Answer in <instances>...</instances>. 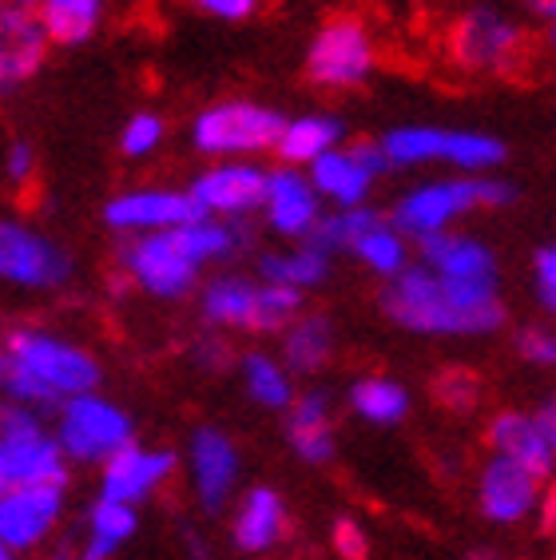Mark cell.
<instances>
[{"mask_svg": "<svg viewBox=\"0 0 556 560\" xmlns=\"http://www.w3.org/2000/svg\"><path fill=\"white\" fill-rule=\"evenodd\" d=\"M382 311L414 335H489L505 318L497 287L406 267L382 294Z\"/></svg>", "mask_w": 556, "mask_h": 560, "instance_id": "1", "label": "cell"}, {"mask_svg": "<svg viewBox=\"0 0 556 560\" xmlns=\"http://www.w3.org/2000/svg\"><path fill=\"white\" fill-rule=\"evenodd\" d=\"M4 394L16 406L28 410H48V406H65L68 398L92 394L100 382L96 358L44 330H12L4 342Z\"/></svg>", "mask_w": 556, "mask_h": 560, "instance_id": "2", "label": "cell"}, {"mask_svg": "<svg viewBox=\"0 0 556 560\" xmlns=\"http://www.w3.org/2000/svg\"><path fill=\"white\" fill-rule=\"evenodd\" d=\"M68 453L28 406H9L0 418V486H65Z\"/></svg>", "mask_w": 556, "mask_h": 560, "instance_id": "3", "label": "cell"}, {"mask_svg": "<svg viewBox=\"0 0 556 560\" xmlns=\"http://www.w3.org/2000/svg\"><path fill=\"white\" fill-rule=\"evenodd\" d=\"M513 203V187L501 179H445L409 191L394 207V226L402 235H438L450 226V219L465 215L473 207H505Z\"/></svg>", "mask_w": 556, "mask_h": 560, "instance_id": "4", "label": "cell"}, {"mask_svg": "<svg viewBox=\"0 0 556 560\" xmlns=\"http://www.w3.org/2000/svg\"><path fill=\"white\" fill-rule=\"evenodd\" d=\"M56 438L65 445L68 462H84V465L107 462L124 445H131V421L128 413L119 410V406H112L107 398L80 394V398H68L60 406Z\"/></svg>", "mask_w": 556, "mask_h": 560, "instance_id": "5", "label": "cell"}, {"mask_svg": "<svg viewBox=\"0 0 556 560\" xmlns=\"http://www.w3.org/2000/svg\"><path fill=\"white\" fill-rule=\"evenodd\" d=\"M287 119L275 116L258 104H215L195 119V148L204 155H246V151H267L282 136Z\"/></svg>", "mask_w": 556, "mask_h": 560, "instance_id": "6", "label": "cell"}, {"mask_svg": "<svg viewBox=\"0 0 556 560\" xmlns=\"http://www.w3.org/2000/svg\"><path fill=\"white\" fill-rule=\"evenodd\" d=\"M124 267L143 291L160 294V299H179L192 291L199 262L183 250L175 231H148L124 247Z\"/></svg>", "mask_w": 556, "mask_h": 560, "instance_id": "7", "label": "cell"}, {"mask_svg": "<svg viewBox=\"0 0 556 560\" xmlns=\"http://www.w3.org/2000/svg\"><path fill=\"white\" fill-rule=\"evenodd\" d=\"M374 65V48L370 36L358 21H331L314 36L311 56H306V72L314 84L326 88H350L362 84Z\"/></svg>", "mask_w": 556, "mask_h": 560, "instance_id": "8", "label": "cell"}, {"mask_svg": "<svg viewBox=\"0 0 556 560\" xmlns=\"http://www.w3.org/2000/svg\"><path fill=\"white\" fill-rule=\"evenodd\" d=\"M0 275L12 282V287H60V282L72 275V262L53 238L36 235L21 223H4L0 226Z\"/></svg>", "mask_w": 556, "mask_h": 560, "instance_id": "9", "label": "cell"}, {"mask_svg": "<svg viewBox=\"0 0 556 560\" xmlns=\"http://www.w3.org/2000/svg\"><path fill=\"white\" fill-rule=\"evenodd\" d=\"M65 505V486H21L0 497V545L4 552L36 549Z\"/></svg>", "mask_w": 556, "mask_h": 560, "instance_id": "10", "label": "cell"}, {"mask_svg": "<svg viewBox=\"0 0 556 560\" xmlns=\"http://www.w3.org/2000/svg\"><path fill=\"white\" fill-rule=\"evenodd\" d=\"M104 219L116 231L148 235V231H179L187 223H199V219H207V211L192 191H131L116 195L104 207Z\"/></svg>", "mask_w": 556, "mask_h": 560, "instance_id": "11", "label": "cell"}, {"mask_svg": "<svg viewBox=\"0 0 556 560\" xmlns=\"http://www.w3.org/2000/svg\"><path fill=\"white\" fill-rule=\"evenodd\" d=\"M390 167V155L385 148H370V143H358L350 151H326L318 163H311V184L318 187L322 199H331L338 207H362L366 191L374 184L378 175Z\"/></svg>", "mask_w": 556, "mask_h": 560, "instance_id": "12", "label": "cell"}, {"mask_svg": "<svg viewBox=\"0 0 556 560\" xmlns=\"http://www.w3.org/2000/svg\"><path fill=\"white\" fill-rule=\"evenodd\" d=\"M270 175H263L255 163H219L192 184V195L199 199L207 215H246L267 203Z\"/></svg>", "mask_w": 556, "mask_h": 560, "instance_id": "13", "label": "cell"}, {"mask_svg": "<svg viewBox=\"0 0 556 560\" xmlns=\"http://www.w3.org/2000/svg\"><path fill=\"white\" fill-rule=\"evenodd\" d=\"M175 457L163 450H143V445H124L116 457L104 462L100 477V497L119 501V505H139L167 481Z\"/></svg>", "mask_w": 556, "mask_h": 560, "instance_id": "14", "label": "cell"}, {"mask_svg": "<svg viewBox=\"0 0 556 560\" xmlns=\"http://www.w3.org/2000/svg\"><path fill=\"white\" fill-rule=\"evenodd\" d=\"M453 52L465 68H505L521 52V28L501 12L477 9L457 24Z\"/></svg>", "mask_w": 556, "mask_h": 560, "instance_id": "15", "label": "cell"}, {"mask_svg": "<svg viewBox=\"0 0 556 560\" xmlns=\"http://www.w3.org/2000/svg\"><path fill=\"white\" fill-rule=\"evenodd\" d=\"M318 187L311 184V175L294 172V167H282V172L270 175L267 184V219L278 235L290 238H311L314 226L322 223L318 215Z\"/></svg>", "mask_w": 556, "mask_h": 560, "instance_id": "16", "label": "cell"}, {"mask_svg": "<svg viewBox=\"0 0 556 560\" xmlns=\"http://www.w3.org/2000/svg\"><path fill=\"white\" fill-rule=\"evenodd\" d=\"M536 481L524 465L509 462V457H493L482 469V513L497 525H517L536 509Z\"/></svg>", "mask_w": 556, "mask_h": 560, "instance_id": "17", "label": "cell"}, {"mask_svg": "<svg viewBox=\"0 0 556 560\" xmlns=\"http://www.w3.org/2000/svg\"><path fill=\"white\" fill-rule=\"evenodd\" d=\"M192 481L204 509H223L239 481V453L223 430H195L192 438Z\"/></svg>", "mask_w": 556, "mask_h": 560, "instance_id": "18", "label": "cell"}, {"mask_svg": "<svg viewBox=\"0 0 556 560\" xmlns=\"http://www.w3.org/2000/svg\"><path fill=\"white\" fill-rule=\"evenodd\" d=\"M48 28L36 12L28 9H9L0 16V80L4 88L21 84L36 68L44 65V48H48Z\"/></svg>", "mask_w": 556, "mask_h": 560, "instance_id": "19", "label": "cell"}, {"mask_svg": "<svg viewBox=\"0 0 556 560\" xmlns=\"http://www.w3.org/2000/svg\"><path fill=\"white\" fill-rule=\"evenodd\" d=\"M421 267L438 270L445 279L457 282H489L497 287V262L485 243L470 235H453V231H438V235L421 238Z\"/></svg>", "mask_w": 556, "mask_h": 560, "instance_id": "20", "label": "cell"}, {"mask_svg": "<svg viewBox=\"0 0 556 560\" xmlns=\"http://www.w3.org/2000/svg\"><path fill=\"white\" fill-rule=\"evenodd\" d=\"M489 445L497 457L524 465L533 477H548L556 465V450L548 442L541 418H524V413H497L489 421Z\"/></svg>", "mask_w": 556, "mask_h": 560, "instance_id": "21", "label": "cell"}, {"mask_svg": "<svg viewBox=\"0 0 556 560\" xmlns=\"http://www.w3.org/2000/svg\"><path fill=\"white\" fill-rule=\"evenodd\" d=\"M287 528V509H282V497L275 489H251L243 497V505L235 513V525H231V540H235L239 552H267L278 545Z\"/></svg>", "mask_w": 556, "mask_h": 560, "instance_id": "22", "label": "cell"}, {"mask_svg": "<svg viewBox=\"0 0 556 560\" xmlns=\"http://www.w3.org/2000/svg\"><path fill=\"white\" fill-rule=\"evenodd\" d=\"M287 442L302 462H311V465H322L334 457V425H331V410H326V398H322V394H302V398L290 406Z\"/></svg>", "mask_w": 556, "mask_h": 560, "instance_id": "23", "label": "cell"}, {"mask_svg": "<svg viewBox=\"0 0 556 560\" xmlns=\"http://www.w3.org/2000/svg\"><path fill=\"white\" fill-rule=\"evenodd\" d=\"M258 299L263 287L223 275L204 291V318L215 326H235V330H258Z\"/></svg>", "mask_w": 556, "mask_h": 560, "instance_id": "24", "label": "cell"}, {"mask_svg": "<svg viewBox=\"0 0 556 560\" xmlns=\"http://www.w3.org/2000/svg\"><path fill=\"white\" fill-rule=\"evenodd\" d=\"M338 140H343V124L334 116H299L282 124L275 151L287 163H318Z\"/></svg>", "mask_w": 556, "mask_h": 560, "instance_id": "25", "label": "cell"}, {"mask_svg": "<svg viewBox=\"0 0 556 560\" xmlns=\"http://www.w3.org/2000/svg\"><path fill=\"white\" fill-rule=\"evenodd\" d=\"M136 525H139L136 509L100 497L96 509L88 513V537H84V549H80V560H107V557H116V552L128 545L131 533H136Z\"/></svg>", "mask_w": 556, "mask_h": 560, "instance_id": "26", "label": "cell"}, {"mask_svg": "<svg viewBox=\"0 0 556 560\" xmlns=\"http://www.w3.org/2000/svg\"><path fill=\"white\" fill-rule=\"evenodd\" d=\"M331 350H334V330L318 314L294 318V323L287 326L282 358H287V370H294V374H314V370H322L326 358H331Z\"/></svg>", "mask_w": 556, "mask_h": 560, "instance_id": "27", "label": "cell"}, {"mask_svg": "<svg viewBox=\"0 0 556 560\" xmlns=\"http://www.w3.org/2000/svg\"><path fill=\"white\" fill-rule=\"evenodd\" d=\"M350 410L358 418L374 421V425H394V421L406 418L409 394L390 377H362L350 386Z\"/></svg>", "mask_w": 556, "mask_h": 560, "instance_id": "28", "label": "cell"}, {"mask_svg": "<svg viewBox=\"0 0 556 560\" xmlns=\"http://www.w3.org/2000/svg\"><path fill=\"white\" fill-rule=\"evenodd\" d=\"M104 0H44L40 21L56 44H84L96 33Z\"/></svg>", "mask_w": 556, "mask_h": 560, "instance_id": "29", "label": "cell"}, {"mask_svg": "<svg viewBox=\"0 0 556 560\" xmlns=\"http://www.w3.org/2000/svg\"><path fill=\"white\" fill-rule=\"evenodd\" d=\"M263 270V279L278 282V287H318L326 279V270H331V259H326V250L314 247V243H302L299 250H290V255H267V259L258 262Z\"/></svg>", "mask_w": 556, "mask_h": 560, "instance_id": "30", "label": "cell"}, {"mask_svg": "<svg viewBox=\"0 0 556 560\" xmlns=\"http://www.w3.org/2000/svg\"><path fill=\"white\" fill-rule=\"evenodd\" d=\"M243 382H246V394H251L258 406H267V410H287V406H294L290 374H287V366H278L275 358L246 354L243 358Z\"/></svg>", "mask_w": 556, "mask_h": 560, "instance_id": "31", "label": "cell"}, {"mask_svg": "<svg viewBox=\"0 0 556 560\" xmlns=\"http://www.w3.org/2000/svg\"><path fill=\"white\" fill-rule=\"evenodd\" d=\"M354 255L374 270V275H385V279H397V275L406 270V243H402V231H397V226H385L382 219L358 238Z\"/></svg>", "mask_w": 556, "mask_h": 560, "instance_id": "32", "label": "cell"}, {"mask_svg": "<svg viewBox=\"0 0 556 560\" xmlns=\"http://www.w3.org/2000/svg\"><path fill=\"white\" fill-rule=\"evenodd\" d=\"M175 235H179L183 250H187L199 267H204V262H211V259H227V255H235V247L243 243L235 226L219 223V219H211V215L199 219V223L179 226Z\"/></svg>", "mask_w": 556, "mask_h": 560, "instance_id": "33", "label": "cell"}, {"mask_svg": "<svg viewBox=\"0 0 556 560\" xmlns=\"http://www.w3.org/2000/svg\"><path fill=\"white\" fill-rule=\"evenodd\" d=\"M378 223L374 211H366V207H338L334 215H326L318 226H314V235L306 238V243H314V247L322 250H350L358 247V238L370 231V226Z\"/></svg>", "mask_w": 556, "mask_h": 560, "instance_id": "34", "label": "cell"}, {"mask_svg": "<svg viewBox=\"0 0 556 560\" xmlns=\"http://www.w3.org/2000/svg\"><path fill=\"white\" fill-rule=\"evenodd\" d=\"M445 136L441 128H394L382 140L390 163H429L445 160Z\"/></svg>", "mask_w": 556, "mask_h": 560, "instance_id": "35", "label": "cell"}, {"mask_svg": "<svg viewBox=\"0 0 556 560\" xmlns=\"http://www.w3.org/2000/svg\"><path fill=\"white\" fill-rule=\"evenodd\" d=\"M505 143L482 136V131H450L445 136V163L461 167V172H485L493 163H501Z\"/></svg>", "mask_w": 556, "mask_h": 560, "instance_id": "36", "label": "cell"}, {"mask_svg": "<svg viewBox=\"0 0 556 560\" xmlns=\"http://www.w3.org/2000/svg\"><path fill=\"white\" fill-rule=\"evenodd\" d=\"M302 294L294 287H278L263 282V299H258V330H282L299 318Z\"/></svg>", "mask_w": 556, "mask_h": 560, "instance_id": "37", "label": "cell"}, {"mask_svg": "<svg viewBox=\"0 0 556 560\" xmlns=\"http://www.w3.org/2000/svg\"><path fill=\"white\" fill-rule=\"evenodd\" d=\"M160 140H163V124H160V116H151V112H139V116H131L128 124H124L119 148H124V155L139 160V155H148V151L160 148Z\"/></svg>", "mask_w": 556, "mask_h": 560, "instance_id": "38", "label": "cell"}, {"mask_svg": "<svg viewBox=\"0 0 556 560\" xmlns=\"http://www.w3.org/2000/svg\"><path fill=\"white\" fill-rule=\"evenodd\" d=\"M517 354L533 366H556V335L545 326H524L517 335Z\"/></svg>", "mask_w": 556, "mask_h": 560, "instance_id": "39", "label": "cell"}, {"mask_svg": "<svg viewBox=\"0 0 556 560\" xmlns=\"http://www.w3.org/2000/svg\"><path fill=\"white\" fill-rule=\"evenodd\" d=\"M438 398L450 406V410L465 413L477 406V382H473L470 370H450V374H441L438 382Z\"/></svg>", "mask_w": 556, "mask_h": 560, "instance_id": "40", "label": "cell"}, {"mask_svg": "<svg viewBox=\"0 0 556 560\" xmlns=\"http://www.w3.org/2000/svg\"><path fill=\"white\" fill-rule=\"evenodd\" d=\"M536 294L545 302V311L556 318V247H545L536 255Z\"/></svg>", "mask_w": 556, "mask_h": 560, "instance_id": "41", "label": "cell"}, {"mask_svg": "<svg viewBox=\"0 0 556 560\" xmlns=\"http://www.w3.org/2000/svg\"><path fill=\"white\" fill-rule=\"evenodd\" d=\"M334 549H338V557L343 560H366V537L362 528L354 525V521H338L334 525Z\"/></svg>", "mask_w": 556, "mask_h": 560, "instance_id": "42", "label": "cell"}, {"mask_svg": "<svg viewBox=\"0 0 556 560\" xmlns=\"http://www.w3.org/2000/svg\"><path fill=\"white\" fill-rule=\"evenodd\" d=\"M207 16H219V21H246L255 12L258 0H195Z\"/></svg>", "mask_w": 556, "mask_h": 560, "instance_id": "43", "label": "cell"}, {"mask_svg": "<svg viewBox=\"0 0 556 560\" xmlns=\"http://www.w3.org/2000/svg\"><path fill=\"white\" fill-rule=\"evenodd\" d=\"M4 172H9L12 184H24L28 175H33V148L24 140H16L9 148V160H4Z\"/></svg>", "mask_w": 556, "mask_h": 560, "instance_id": "44", "label": "cell"}, {"mask_svg": "<svg viewBox=\"0 0 556 560\" xmlns=\"http://www.w3.org/2000/svg\"><path fill=\"white\" fill-rule=\"evenodd\" d=\"M199 362H204V366H211V370L227 366V358H223V350H219V342H211V338H207V342H199Z\"/></svg>", "mask_w": 556, "mask_h": 560, "instance_id": "45", "label": "cell"}, {"mask_svg": "<svg viewBox=\"0 0 556 560\" xmlns=\"http://www.w3.org/2000/svg\"><path fill=\"white\" fill-rule=\"evenodd\" d=\"M541 425H545V433H548V442H553V450H556V398L548 401L545 410H541Z\"/></svg>", "mask_w": 556, "mask_h": 560, "instance_id": "46", "label": "cell"}, {"mask_svg": "<svg viewBox=\"0 0 556 560\" xmlns=\"http://www.w3.org/2000/svg\"><path fill=\"white\" fill-rule=\"evenodd\" d=\"M533 9H536V16H545V21L556 24V0H533Z\"/></svg>", "mask_w": 556, "mask_h": 560, "instance_id": "47", "label": "cell"}, {"mask_svg": "<svg viewBox=\"0 0 556 560\" xmlns=\"http://www.w3.org/2000/svg\"><path fill=\"white\" fill-rule=\"evenodd\" d=\"M4 4H9V9H28V12H33V9H40L44 0H4Z\"/></svg>", "mask_w": 556, "mask_h": 560, "instance_id": "48", "label": "cell"}, {"mask_svg": "<svg viewBox=\"0 0 556 560\" xmlns=\"http://www.w3.org/2000/svg\"><path fill=\"white\" fill-rule=\"evenodd\" d=\"M53 560H80V557H68V552H56Z\"/></svg>", "mask_w": 556, "mask_h": 560, "instance_id": "49", "label": "cell"}, {"mask_svg": "<svg viewBox=\"0 0 556 560\" xmlns=\"http://www.w3.org/2000/svg\"><path fill=\"white\" fill-rule=\"evenodd\" d=\"M470 560H493L489 552H477V557H470Z\"/></svg>", "mask_w": 556, "mask_h": 560, "instance_id": "50", "label": "cell"}, {"mask_svg": "<svg viewBox=\"0 0 556 560\" xmlns=\"http://www.w3.org/2000/svg\"><path fill=\"white\" fill-rule=\"evenodd\" d=\"M0 560H12V552H4V557H0Z\"/></svg>", "mask_w": 556, "mask_h": 560, "instance_id": "51", "label": "cell"}, {"mask_svg": "<svg viewBox=\"0 0 556 560\" xmlns=\"http://www.w3.org/2000/svg\"><path fill=\"white\" fill-rule=\"evenodd\" d=\"M553 40H556V28H553Z\"/></svg>", "mask_w": 556, "mask_h": 560, "instance_id": "52", "label": "cell"}]
</instances>
